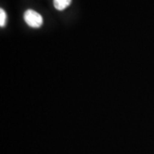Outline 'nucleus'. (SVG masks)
Masks as SVG:
<instances>
[{
  "label": "nucleus",
  "mask_w": 154,
  "mask_h": 154,
  "mask_svg": "<svg viewBox=\"0 0 154 154\" xmlns=\"http://www.w3.org/2000/svg\"><path fill=\"white\" fill-rule=\"evenodd\" d=\"M6 13L3 9H0V26L5 27L6 23Z\"/></svg>",
  "instance_id": "obj_3"
},
{
  "label": "nucleus",
  "mask_w": 154,
  "mask_h": 154,
  "mask_svg": "<svg viewBox=\"0 0 154 154\" xmlns=\"http://www.w3.org/2000/svg\"><path fill=\"white\" fill-rule=\"evenodd\" d=\"M23 17L24 21L31 28H40L43 24V18L41 15L33 10H28L25 11Z\"/></svg>",
  "instance_id": "obj_1"
},
{
  "label": "nucleus",
  "mask_w": 154,
  "mask_h": 154,
  "mask_svg": "<svg viewBox=\"0 0 154 154\" xmlns=\"http://www.w3.org/2000/svg\"><path fill=\"white\" fill-rule=\"evenodd\" d=\"M72 0H53L54 7L57 11H63L71 4Z\"/></svg>",
  "instance_id": "obj_2"
}]
</instances>
